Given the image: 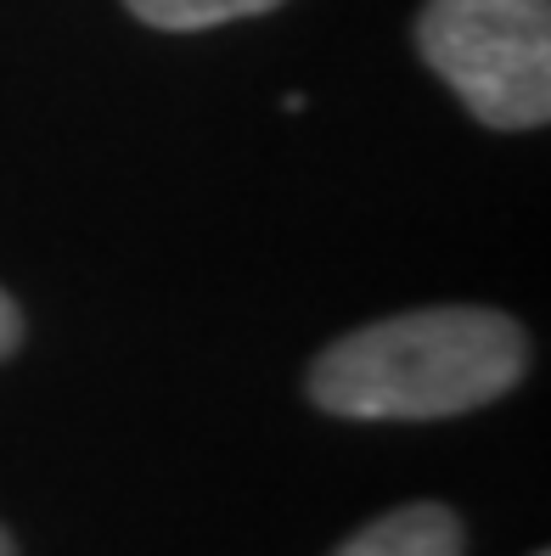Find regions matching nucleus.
<instances>
[{"instance_id":"f03ea898","label":"nucleus","mask_w":551,"mask_h":556,"mask_svg":"<svg viewBox=\"0 0 551 556\" xmlns=\"http://www.w3.org/2000/svg\"><path fill=\"white\" fill-rule=\"evenodd\" d=\"M416 46L478 124L540 129L551 118L546 0H428Z\"/></svg>"},{"instance_id":"39448f33","label":"nucleus","mask_w":551,"mask_h":556,"mask_svg":"<svg viewBox=\"0 0 551 556\" xmlns=\"http://www.w3.org/2000/svg\"><path fill=\"white\" fill-rule=\"evenodd\" d=\"M23 343V315H17V304L0 292V359H7L12 349Z\"/></svg>"},{"instance_id":"7ed1b4c3","label":"nucleus","mask_w":551,"mask_h":556,"mask_svg":"<svg viewBox=\"0 0 551 556\" xmlns=\"http://www.w3.org/2000/svg\"><path fill=\"white\" fill-rule=\"evenodd\" d=\"M462 545L467 534H462L456 511L439 501H416L400 511H383L354 540H343L333 556H462Z\"/></svg>"},{"instance_id":"423d86ee","label":"nucleus","mask_w":551,"mask_h":556,"mask_svg":"<svg viewBox=\"0 0 551 556\" xmlns=\"http://www.w3.org/2000/svg\"><path fill=\"white\" fill-rule=\"evenodd\" d=\"M0 556H17V551H12V534H7V529H0Z\"/></svg>"},{"instance_id":"0eeeda50","label":"nucleus","mask_w":551,"mask_h":556,"mask_svg":"<svg viewBox=\"0 0 551 556\" xmlns=\"http://www.w3.org/2000/svg\"><path fill=\"white\" fill-rule=\"evenodd\" d=\"M535 556H546V551H535Z\"/></svg>"},{"instance_id":"20e7f679","label":"nucleus","mask_w":551,"mask_h":556,"mask_svg":"<svg viewBox=\"0 0 551 556\" xmlns=\"http://www.w3.org/2000/svg\"><path fill=\"white\" fill-rule=\"evenodd\" d=\"M124 7L152 28L191 35V28H220V23H237V17H265L281 0H124Z\"/></svg>"},{"instance_id":"f257e3e1","label":"nucleus","mask_w":551,"mask_h":556,"mask_svg":"<svg viewBox=\"0 0 551 556\" xmlns=\"http://www.w3.org/2000/svg\"><path fill=\"white\" fill-rule=\"evenodd\" d=\"M524 371L529 338L512 315L439 304L338 338L310 366V400L349 421H439L501 400Z\"/></svg>"}]
</instances>
